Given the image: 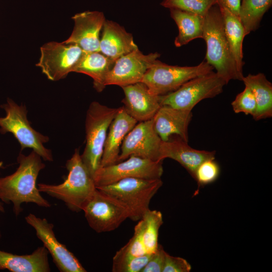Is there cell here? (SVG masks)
<instances>
[{"instance_id": "cell-18", "label": "cell", "mask_w": 272, "mask_h": 272, "mask_svg": "<svg viewBox=\"0 0 272 272\" xmlns=\"http://www.w3.org/2000/svg\"><path fill=\"white\" fill-rule=\"evenodd\" d=\"M192 115L191 111L162 105L152 118L153 126L162 141L177 135L188 142V128Z\"/></svg>"}, {"instance_id": "cell-9", "label": "cell", "mask_w": 272, "mask_h": 272, "mask_svg": "<svg viewBox=\"0 0 272 272\" xmlns=\"http://www.w3.org/2000/svg\"><path fill=\"white\" fill-rule=\"evenodd\" d=\"M82 211L89 226L97 233L113 231L129 217L122 203L97 188Z\"/></svg>"}, {"instance_id": "cell-27", "label": "cell", "mask_w": 272, "mask_h": 272, "mask_svg": "<svg viewBox=\"0 0 272 272\" xmlns=\"http://www.w3.org/2000/svg\"><path fill=\"white\" fill-rule=\"evenodd\" d=\"M138 221L132 237L113 256L112 271L116 272L119 266L131 258L147 254L143 241V221L140 219Z\"/></svg>"}, {"instance_id": "cell-8", "label": "cell", "mask_w": 272, "mask_h": 272, "mask_svg": "<svg viewBox=\"0 0 272 272\" xmlns=\"http://www.w3.org/2000/svg\"><path fill=\"white\" fill-rule=\"evenodd\" d=\"M226 82L216 72L194 78L175 91L160 96L162 105L191 111L203 99L214 98L223 92Z\"/></svg>"}, {"instance_id": "cell-16", "label": "cell", "mask_w": 272, "mask_h": 272, "mask_svg": "<svg viewBox=\"0 0 272 272\" xmlns=\"http://www.w3.org/2000/svg\"><path fill=\"white\" fill-rule=\"evenodd\" d=\"M121 88L124 94L123 107L138 122L152 119L161 106L160 96L152 93L142 82Z\"/></svg>"}, {"instance_id": "cell-12", "label": "cell", "mask_w": 272, "mask_h": 272, "mask_svg": "<svg viewBox=\"0 0 272 272\" xmlns=\"http://www.w3.org/2000/svg\"><path fill=\"white\" fill-rule=\"evenodd\" d=\"M25 219L35 229L37 238L42 242L60 271H87L75 255L57 239L52 224L46 219L37 217L32 213L25 217Z\"/></svg>"}, {"instance_id": "cell-3", "label": "cell", "mask_w": 272, "mask_h": 272, "mask_svg": "<svg viewBox=\"0 0 272 272\" xmlns=\"http://www.w3.org/2000/svg\"><path fill=\"white\" fill-rule=\"evenodd\" d=\"M207 44L206 61L227 84L232 80L242 81L224 31L222 17L217 5L204 16L203 37Z\"/></svg>"}, {"instance_id": "cell-32", "label": "cell", "mask_w": 272, "mask_h": 272, "mask_svg": "<svg viewBox=\"0 0 272 272\" xmlns=\"http://www.w3.org/2000/svg\"><path fill=\"white\" fill-rule=\"evenodd\" d=\"M191 269V265L186 259L166 253L162 272H189Z\"/></svg>"}, {"instance_id": "cell-21", "label": "cell", "mask_w": 272, "mask_h": 272, "mask_svg": "<svg viewBox=\"0 0 272 272\" xmlns=\"http://www.w3.org/2000/svg\"><path fill=\"white\" fill-rule=\"evenodd\" d=\"M48 251L44 246L31 254L17 255L0 250V270L11 272H49Z\"/></svg>"}, {"instance_id": "cell-36", "label": "cell", "mask_w": 272, "mask_h": 272, "mask_svg": "<svg viewBox=\"0 0 272 272\" xmlns=\"http://www.w3.org/2000/svg\"><path fill=\"white\" fill-rule=\"evenodd\" d=\"M2 166V163H0V168ZM0 212H5V209L3 203L0 201Z\"/></svg>"}, {"instance_id": "cell-15", "label": "cell", "mask_w": 272, "mask_h": 272, "mask_svg": "<svg viewBox=\"0 0 272 272\" xmlns=\"http://www.w3.org/2000/svg\"><path fill=\"white\" fill-rule=\"evenodd\" d=\"M73 31L63 43L75 44L85 52L100 51L99 37L105 18L102 12L85 11L75 15Z\"/></svg>"}, {"instance_id": "cell-6", "label": "cell", "mask_w": 272, "mask_h": 272, "mask_svg": "<svg viewBox=\"0 0 272 272\" xmlns=\"http://www.w3.org/2000/svg\"><path fill=\"white\" fill-rule=\"evenodd\" d=\"M1 107L6 115L0 117V132L2 134L11 133L19 143L21 150L32 149L44 161L51 162V151L44 144L49 141V138L35 130L28 118V111L24 105H18L8 98Z\"/></svg>"}, {"instance_id": "cell-2", "label": "cell", "mask_w": 272, "mask_h": 272, "mask_svg": "<svg viewBox=\"0 0 272 272\" xmlns=\"http://www.w3.org/2000/svg\"><path fill=\"white\" fill-rule=\"evenodd\" d=\"M65 167L69 173L62 183H39L37 187L40 192L63 201L70 210L79 212L96 189L94 179L84 164L79 149H75Z\"/></svg>"}, {"instance_id": "cell-4", "label": "cell", "mask_w": 272, "mask_h": 272, "mask_svg": "<svg viewBox=\"0 0 272 272\" xmlns=\"http://www.w3.org/2000/svg\"><path fill=\"white\" fill-rule=\"evenodd\" d=\"M118 108H111L97 101L87 110L85 120L86 146L81 155L82 160L91 175L100 167L108 129Z\"/></svg>"}, {"instance_id": "cell-26", "label": "cell", "mask_w": 272, "mask_h": 272, "mask_svg": "<svg viewBox=\"0 0 272 272\" xmlns=\"http://www.w3.org/2000/svg\"><path fill=\"white\" fill-rule=\"evenodd\" d=\"M271 5L272 0H241L239 19L246 35L258 28Z\"/></svg>"}, {"instance_id": "cell-30", "label": "cell", "mask_w": 272, "mask_h": 272, "mask_svg": "<svg viewBox=\"0 0 272 272\" xmlns=\"http://www.w3.org/2000/svg\"><path fill=\"white\" fill-rule=\"evenodd\" d=\"M231 105L235 113H243L252 117L254 116L257 108L255 97L251 90L246 86L243 91L237 94Z\"/></svg>"}, {"instance_id": "cell-37", "label": "cell", "mask_w": 272, "mask_h": 272, "mask_svg": "<svg viewBox=\"0 0 272 272\" xmlns=\"http://www.w3.org/2000/svg\"><path fill=\"white\" fill-rule=\"evenodd\" d=\"M2 237V234H1V230H0V238Z\"/></svg>"}, {"instance_id": "cell-25", "label": "cell", "mask_w": 272, "mask_h": 272, "mask_svg": "<svg viewBox=\"0 0 272 272\" xmlns=\"http://www.w3.org/2000/svg\"><path fill=\"white\" fill-rule=\"evenodd\" d=\"M170 11L179 30L174 41L176 47H181L196 38H202L204 16L178 9H171Z\"/></svg>"}, {"instance_id": "cell-24", "label": "cell", "mask_w": 272, "mask_h": 272, "mask_svg": "<svg viewBox=\"0 0 272 272\" xmlns=\"http://www.w3.org/2000/svg\"><path fill=\"white\" fill-rule=\"evenodd\" d=\"M219 7V6H218ZM222 17L224 31L239 74H243V42L246 36L239 19L225 8L219 7Z\"/></svg>"}, {"instance_id": "cell-14", "label": "cell", "mask_w": 272, "mask_h": 272, "mask_svg": "<svg viewBox=\"0 0 272 272\" xmlns=\"http://www.w3.org/2000/svg\"><path fill=\"white\" fill-rule=\"evenodd\" d=\"M160 56L158 52L144 54L138 48L120 57L108 73L105 85L122 87L141 82L147 70Z\"/></svg>"}, {"instance_id": "cell-5", "label": "cell", "mask_w": 272, "mask_h": 272, "mask_svg": "<svg viewBox=\"0 0 272 272\" xmlns=\"http://www.w3.org/2000/svg\"><path fill=\"white\" fill-rule=\"evenodd\" d=\"M159 179L126 178L96 188L122 203L128 210L129 219L138 221L149 210L151 199L162 186Z\"/></svg>"}, {"instance_id": "cell-31", "label": "cell", "mask_w": 272, "mask_h": 272, "mask_svg": "<svg viewBox=\"0 0 272 272\" xmlns=\"http://www.w3.org/2000/svg\"><path fill=\"white\" fill-rule=\"evenodd\" d=\"M220 167L215 159L203 161L197 167L194 176L198 187L210 184L217 179L220 174Z\"/></svg>"}, {"instance_id": "cell-19", "label": "cell", "mask_w": 272, "mask_h": 272, "mask_svg": "<svg viewBox=\"0 0 272 272\" xmlns=\"http://www.w3.org/2000/svg\"><path fill=\"white\" fill-rule=\"evenodd\" d=\"M137 123L138 121L126 112L123 106L118 108L109 127L100 167L111 165L119 162L121 146L123 140Z\"/></svg>"}, {"instance_id": "cell-35", "label": "cell", "mask_w": 272, "mask_h": 272, "mask_svg": "<svg viewBox=\"0 0 272 272\" xmlns=\"http://www.w3.org/2000/svg\"><path fill=\"white\" fill-rule=\"evenodd\" d=\"M241 0H216V5L225 8L239 18Z\"/></svg>"}, {"instance_id": "cell-13", "label": "cell", "mask_w": 272, "mask_h": 272, "mask_svg": "<svg viewBox=\"0 0 272 272\" xmlns=\"http://www.w3.org/2000/svg\"><path fill=\"white\" fill-rule=\"evenodd\" d=\"M162 140L156 132L152 119L140 122L126 134L121 146L119 162L135 156L155 161L160 158Z\"/></svg>"}, {"instance_id": "cell-22", "label": "cell", "mask_w": 272, "mask_h": 272, "mask_svg": "<svg viewBox=\"0 0 272 272\" xmlns=\"http://www.w3.org/2000/svg\"><path fill=\"white\" fill-rule=\"evenodd\" d=\"M115 61L100 51L85 52L74 72L82 73L91 77L93 80L94 88L100 92L106 87V76Z\"/></svg>"}, {"instance_id": "cell-28", "label": "cell", "mask_w": 272, "mask_h": 272, "mask_svg": "<svg viewBox=\"0 0 272 272\" xmlns=\"http://www.w3.org/2000/svg\"><path fill=\"white\" fill-rule=\"evenodd\" d=\"M143 223V241L147 253L152 254L158 248L160 228L163 223L161 212L148 210L142 218Z\"/></svg>"}, {"instance_id": "cell-33", "label": "cell", "mask_w": 272, "mask_h": 272, "mask_svg": "<svg viewBox=\"0 0 272 272\" xmlns=\"http://www.w3.org/2000/svg\"><path fill=\"white\" fill-rule=\"evenodd\" d=\"M166 253L162 246L159 244L157 249L152 254L141 272H162Z\"/></svg>"}, {"instance_id": "cell-10", "label": "cell", "mask_w": 272, "mask_h": 272, "mask_svg": "<svg viewBox=\"0 0 272 272\" xmlns=\"http://www.w3.org/2000/svg\"><path fill=\"white\" fill-rule=\"evenodd\" d=\"M162 162L130 156L116 164L99 168L93 177L96 187L126 178H161L163 173Z\"/></svg>"}, {"instance_id": "cell-17", "label": "cell", "mask_w": 272, "mask_h": 272, "mask_svg": "<svg viewBox=\"0 0 272 272\" xmlns=\"http://www.w3.org/2000/svg\"><path fill=\"white\" fill-rule=\"evenodd\" d=\"M171 136L167 141H162L160 158H170L181 165L193 178L199 165L203 161L215 159V151L195 149L177 135Z\"/></svg>"}, {"instance_id": "cell-34", "label": "cell", "mask_w": 272, "mask_h": 272, "mask_svg": "<svg viewBox=\"0 0 272 272\" xmlns=\"http://www.w3.org/2000/svg\"><path fill=\"white\" fill-rule=\"evenodd\" d=\"M152 254L134 257L119 266L116 272H141L149 261Z\"/></svg>"}, {"instance_id": "cell-11", "label": "cell", "mask_w": 272, "mask_h": 272, "mask_svg": "<svg viewBox=\"0 0 272 272\" xmlns=\"http://www.w3.org/2000/svg\"><path fill=\"white\" fill-rule=\"evenodd\" d=\"M84 52L75 44L49 42L41 47V55L36 66L48 79L57 81L74 72Z\"/></svg>"}, {"instance_id": "cell-20", "label": "cell", "mask_w": 272, "mask_h": 272, "mask_svg": "<svg viewBox=\"0 0 272 272\" xmlns=\"http://www.w3.org/2000/svg\"><path fill=\"white\" fill-rule=\"evenodd\" d=\"M100 40V51L115 61L120 57L138 49L131 34L118 24L105 20Z\"/></svg>"}, {"instance_id": "cell-1", "label": "cell", "mask_w": 272, "mask_h": 272, "mask_svg": "<svg viewBox=\"0 0 272 272\" xmlns=\"http://www.w3.org/2000/svg\"><path fill=\"white\" fill-rule=\"evenodd\" d=\"M41 157L34 151L28 155L20 153L17 157L19 166L12 174L0 177V200L13 204L14 214L22 212L21 205L32 202L41 207L51 204L40 194L36 186L39 172L45 167Z\"/></svg>"}, {"instance_id": "cell-7", "label": "cell", "mask_w": 272, "mask_h": 272, "mask_svg": "<svg viewBox=\"0 0 272 272\" xmlns=\"http://www.w3.org/2000/svg\"><path fill=\"white\" fill-rule=\"evenodd\" d=\"M214 70L206 60L196 66L171 65L156 59L147 70L141 82L154 94L161 96L177 90L186 82Z\"/></svg>"}, {"instance_id": "cell-23", "label": "cell", "mask_w": 272, "mask_h": 272, "mask_svg": "<svg viewBox=\"0 0 272 272\" xmlns=\"http://www.w3.org/2000/svg\"><path fill=\"white\" fill-rule=\"evenodd\" d=\"M242 81L245 86L252 91L257 105L256 111L253 117L259 120L272 116V84L263 73L248 74Z\"/></svg>"}, {"instance_id": "cell-29", "label": "cell", "mask_w": 272, "mask_h": 272, "mask_svg": "<svg viewBox=\"0 0 272 272\" xmlns=\"http://www.w3.org/2000/svg\"><path fill=\"white\" fill-rule=\"evenodd\" d=\"M216 0H163L161 5L169 9H175L205 16Z\"/></svg>"}]
</instances>
